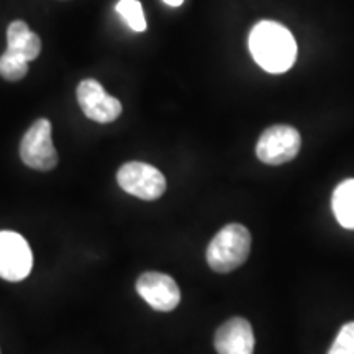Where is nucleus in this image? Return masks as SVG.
Here are the masks:
<instances>
[{"label": "nucleus", "mask_w": 354, "mask_h": 354, "mask_svg": "<svg viewBox=\"0 0 354 354\" xmlns=\"http://www.w3.org/2000/svg\"><path fill=\"white\" fill-rule=\"evenodd\" d=\"M251 55L261 68L271 74L289 71L297 57V43L286 26L276 21H259L248 39Z\"/></svg>", "instance_id": "nucleus-1"}, {"label": "nucleus", "mask_w": 354, "mask_h": 354, "mask_svg": "<svg viewBox=\"0 0 354 354\" xmlns=\"http://www.w3.org/2000/svg\"><path fill=\"white\" fill-rule=\"evenodd\" d=\"M251 251V234L240 223H230L215 234L207 248V263L215 272L227 274L246 263Z\"/></svg>", "instance_id": "nucleus-2"}, {"label": "nucleus", "mask_w": 354, "mask_h": 354, "mask_svg": "<svg viewBox=\"0 0 354 354\" xmlns=\"http://www.w3.org/2000/svg\"><path fill=\"white\" fill-rule=\"evenodd\" d=\"M51 122L38 118L26 130L20 143V158L26 166L37 171H51L57 166V151L51 138Z\"/></svg>", "instance_id": "nucleus-3"}, {"label": "nucleus", "mask_w": 354, "mask_h": 354, "mask_svg": "<svg viewBox=\"0 0 354 354\" xmlns=\"http://www.w3.org/2000/svg\"><path fill=\"white\" fill-rule=\"evenodd\" d=\"M118 185L141 201H156L166 192V179L162 172L151 165L130 161L117 172Z\"/></svg>", "instance_id": "nucleus-4"}, {"label": "nucleus", "mask_w": 354, "mask_h": 354, "mask_svg": "<svg viewBox=\"0 0 354 354\" xmlns=\"http://www.w3.org/2000/svg\"><path fill=\"white\" fill-rule=\"evenodd\" d=\"M302 146L300 133L289 125H274L263 131L256 145V154L264 165L279 166L297 156Z\"/></svg>", "instance_id": "nucleus-5"}, {"label": "nucleus", "mask_w": 354, "mask_h": 354, "mask_svg": "<svg viewBox=\"0 0 354 354\" xmlns=\"http://www.w3.org/2000/svg\"><path fill=\"white\" fill-rule=\"evenodd\" d=\"M33 268L28 241L15 232H0V277L10 282L24 281Z\"/></svg>", "instance_id": "nucleus-6"}, {"label": "nucleus", "mask_w": 354, "mask_h": 354, "mask_svg": "<svg viewBox=\"0 0 354 354\" xmlns=\"http://www.w3.org/2000/svg\"><path fill=\"white\" fill-rule=\"evenodd\" d=\"M77 102L84 115L97 123H112L122 115L120 100L109 95L95 79H84L79 84Z\"/></svg>", "instance_id": "nucleus-7"}, {"label": "nucleus", "mask_w": 354, "mask_h": 354, "mask_svg": "<svg viewBox=\"0 0 354 354\" xmlns=\"http://www.w3.org/2000/svg\"><path fill=\"white\" fill-rule=\"evenodd\" d=\"M136 292L159 312H171L180 302L179 286L171 276L162 272L141 274L136 281Z\"/></svg>", "instance_id": "nucleus-8"}, {"label": "nucleus", "mask_w": 354, "mask_h": 354, "mask_svg": "<svg viewBox=\"0 0 354 354\" xmlns=\"http://www.w3.org/2000/svg\"><path fill=\"white\" fill-rule=\"evenodd\" d=\"M214 344L218 354H253L254 335L250 322L241 317L230 318L216 330Z\"/></svg>", "instance_id": "nucleus-9"}, {"label": "nucleus", "mask_w": 354, "mask_h": 354, "mask_svg": "<svg viewBox=\"0 0 354 354\" xmlns=\"http://www.w3.org/2000/svg\"><path fill=\"white\" fill-rule=\"evenodd\" d=\"M25 61L37 59L41 53V39L21 20H15L7 28V50Z\"/></svg>", "instance_id": "nucleus-10"}, {"label": "nucleus", "mask_w": 354, "mask_h": 354, "mask_svg": "<svg viewBox=\"0 0 354 354\" xmlns=\"http://www.w3.org/2000/svg\"><path fill=\"white\" fill-rule=\"evenodd\" d=\"M331 205L339 225L354 230V179L344 180L335 189Z\"/></svg>", "instance_id": "nucleus-11"}, {"label": "nucleus", "mask_w": 354, "mask_h": 354, "mask_svg": "<svg viewBox=\"0 0 354 354\" xmlns=\"http://www.w3.org/2000/svg\"><path fill=\"white\" fill-rule=\"evenodd\" d=\"M28 73V61L6 51L0 56V76L8 82H17Z\"/></svg>", "instance_id": "nucleus-12"}, {"label": "nucleus", "mask_w": 354, "mask_h": 354, "mask_svg": "<svg viewBox=\"0 0 354 354\" xmlns=\"http://www.w3.org/2000/svg\"><path fill=\"white\" fill-rule=\"evenodd\" d=\"M117 12L120 13L122 19L127 21L131 30H135V32H145L146 19L143 7H141L138 0H120L117 3Z\"/></svg>", "instance_id": "nucleus-13"}, {"label": "nucleus", "mask_w": 354, "mask_h": 354, "mask_svg": "<svg viewBox=\"0 0 354 354\" xmlns=\"http://www.w3.org/2000/svg\"><path fill=\"white\" fill-rule=\"evenodd\" d=\"M328 354H354V322H349L336 335Z\"/></svg>", "instance_id": "nucleus-14"}, {"label": "nucleus", "mask_w": 354, "mask_h": 354, "mask_svg": "<svg viewBox=\"0 0 354 354\" xmlns=\"http://www.w3.org/2000/svg\"><path fill=\"white\" fill-rule=\"evenodd\" d=\"M162 2H166L167 6H171V7H179V6H183L184 0H162Z\"/></svg>", "instance_id": "nucleus-15"}]
</instances>
